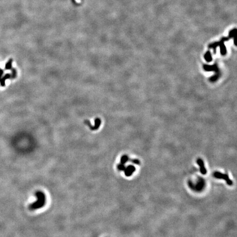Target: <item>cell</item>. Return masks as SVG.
Masks as SVG:
<instances>
[{
    "mask_svg": "<svg viewBox=\"0 0 237 237\" xmlns=\"http://www.w3.org/2000/svg\"><path fill=\"white\" fill-rule=\"evenodd\" d=\"M236 34V29H234V30H232L230 31L229 33V36L227 37H223L221 39L220 41L216 42L211 44H210L209 46H208L209 47V48L213 49L214 53V54H216L217 47H220L221 55H226L227 53V50H226V46L224 44L225 42L228 41V40H229V39H231V38L234 37Z\"/></svg>",
    "mask_w": 237,
    "mask_h": 237,
    "instance_id": "6da1fadb",
    "label": "cell"
},
{
    "mask_svg": "<svg viewBox=\"0 0 237 237\" xmlns=\"http://www.w3.org/2000/svg\"><path fill=\"white\" fill-rule=\"evenodd\" d=\"M135 167L133 165H129L127 167H125L124 170L125 175L127 177H129L135 171Z\"/></svg>",
    "mask_w": 237,
    "mask_h": 237,
    "instance_id": "5b68a950",
    "label": "cell"
},
{
    "mask_svg": "<svg viewBox=\"0 0 237 237\" xmlns=\"http://www.w3.org/2000/svg\"><path fill=\"white\" fill-rule=\"evenodd\" d=\"M214 176L216 178L218 179H223V180L226 181L228 185H231L233 184V182L230 180L229 176L227 174H223L218 172H215L214 173Z\"/></svg>",
    "mask_w": 237,
    "mask_h": 237,
    "instance_id": "277c9868",
    "label": "cell"
},
{
    "mask_svg": "<svg viewBox=\"0 0 237 237\" xmlns=\"http://www.w3.org/2000/svg\"><path fill=\"white\" fill-rule=\"evenodd\" d=\"M37 200L36 202L31 204L29 207L30 210H36L43 207L46 204V195L42 191H37L35 193Z\"/></svg>",
    "mask_w": 237,
    "mask_h": 237,
    "instance_id": "7a4b0ae2",
    "label": "cell"
},
{
    "mask_svg": "<svg viewBox=\"0 0 237 237\" xmlns=\"http://www.w3.org/2000/svg\"><path fill=\"white\" fill-rule=\"evenodd\" d=\"M203 68H204V69L205 71H214V72H215V73L216 74V75H215L214 76H212L210 79V80L211 82L216 81L217 80H218V78L220 77V71L216 63L214 64V65H209L204 64V66H203Z\"/></svg>",
    "mask_w": 237,
    "mask_h": 237,
    "instance_id": "3957f363",
    "label": "cell"
},
{
    "mask_svg": "<svg viewBox=\"0 0 237 237\" xmlns=\"http://www.w3.org/2000/svg\"><path fill=\"white\" fill-rule=\"evenodd\" d=\"M11 69H12V70H11V71H12V74H11V78L12 79H14L17 77V71L16 69H15V68H12Z\"/></svg>",
    "mask_w": 237,
    "mask_h": 237,
    "instance_id": "7c38bea8",
    "label": "cell"
},
{
    "mask_svg": "<svg viewBox=\"0 0 237 237\" xmlns=\"http://www.w3.org/2000/svg\"><path fill=\"white\" fill-rule=\"evenodd\" d=\"M204 58L207 62H211L212 60V58L211 53H210V51H207L204 55Z\"/></svg>",
    "mask_w": 237,
    "mask_h": 237,
    "instance_id": "9c48e42d",
    "label": "cell"
},
{
    "mask_svg": "<svg viewBox=\"0 0 237 237\" xmlns=\"http://www.w3.org/2000/svg\"><path fill=\"white\" fill-rule=\"evenodd\" d=\"M11 76V74H9V73L6 74L4 75L3 76H2V77H1V80H0V85H1L2 87L5 86L6 81L7 79H10Z\"/></svg>",
    "mask_w": 237,
    "mask_h": 237,
    "instance_id": "52a82bcc",
    "label": "cell"
},
{
    "mask_svg": "<svg viewBox=\"0 0 237 237\" xmlns=\"http://www.w3.org/2000/svg\"><path fill=\"white\" fill-rule=\"evenodd\" d=\"M129 160V156L126 155H124L121 156V160H120V162L121 164H125V163L127 162Z\"/></svg>",
    "mask_w": 237,
    "mask_h": 237,
    "instance_id": "8fae6325",
    "label": "cell"
},
{
    "mask_svg": "<svg viewBox=\"0 0 237 237\" xmlns=\"http://www.w3.org/2000/svg\"><path fill=\"white\" fill-rule=\"evenodd\" d=\"M102 121L99 118H96L95 120V125L93 126L92 130H97L101 125Z\"/></svg>",
    "mask_w": 237,
    "mask_h": 237,
    "instance_id": "ba28073f",
    "label": "cell"
},
{
    "mask_svg": "<svg viewBox=\"0 0 237 237\" xmlns=\"http://www.w3.org/2000/svg\"><path fill=\"white\" fill-rule=\"evenodd\" d=\"M196 162H197V164L199 165L200 166V172L202 173L203 175H205V174L207 173V171H206V169H205V167L203 160L202 159H198L197 161H196Z\"/></svg>",
    "mask_w": 237,
    "mask_h": 237,
    "instance_id": "8992f818",
    "label": "cell"
},
{
    "mask_svg": "<svg viewBox=\"0 0 237 237\" xmlns=\"http://www.w3.org/2000/svg\"><path fill=\"white\" fill-rule=\"evenodd\" d=\"M130 160L131 162H132L135 164H136V165H140V161L137 160V159H131V160Z\"/></svg>",
    "mask_w": 237,
    "mask_h": 237,
    "instance_id": "5bb4252c",
    "label": "cell"
},
{
    "mask_svg": "<svg viewBox=\"0 0 237 237\" xmlns=\"http://www.w3.org/2000/svg\"><path fill=\"white\" fill-rule=\"evenodd\" d=\"M118 170H120V171H124V170L125 169V167H126V166H125V164H118Z\"/></svg>",
    "mask_w": 237,
    "mask_h": 237,
    "instance_id": "4fadbf2b",
    "label": "cell"
},
{
    "mask_svg": "<svg viewBox=\"0 0 237 237\" xmlns=\"http://www.w3.org/2000/svg\"><path fill=\"white\" fill-rule=\"evenodd\" d=\"M12 63H13L12 59H10L8 60V62L6 63V64L5 65L6 70H11V69L12 68Z\"/></svg>",
    "mask_w": 237,
    "mask_h": 237,
    "instance_id": "30bf717a",
    "label": "cell"
},
{
    "mask_svg": "<svg viewBox=\"0 0 237 237\" xmlns=\"http://www.w3.org/2000/svg\"><path fill=\"white\" fill-rule=\"evenodd\" d=\"M3 73H4V70L0 68V80H1V77H2V76H3Z\"/></svg>",
    "mask_w": 237,
    "mask_h": 237,
    "instance_id": "9a60e30c",
    "label": "cell"
}]
</instances>
